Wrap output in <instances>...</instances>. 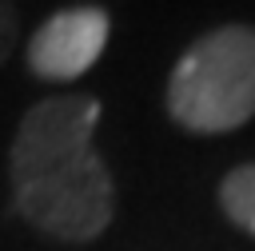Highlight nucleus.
Instances as JSON below:
<instances>
[{
    "mask_svg": "<svg viewBox=\"0 0 255 251\" xmlns=\"http://www.w3.org/2000/svg\"><path fill=\"white\" fill-rule=\"evenodd\" d=\"M96 124V96H48L24 112L8 147L12 211L64 243L104 235L116 215L112 171L92 147Z\"/></svg>",
    "mask_w": 255,
    "mask_h": 251,
    "instance_id": "1",
    "label": "nucleus"
},
{
    "mask_svg": "<svg viewBox=\"0 0 255 251\" xmlns=\"http://www.w3.org/2000/svg\"><path fill=\"white\" fill-rule=\"evenodd\" d=\"M167 112L179 127L203 135L243 127L255 116V28L203 32L171 68Z\"/></svg>",
    "mask_w": 255,
    "mask_h": 251,
    "instance_id": "2",
    "label": "nucleus"
},
{
    "mask_svg": "<svg viewBox=\"0 0 255 251\" xmlns=\"http://www.w3.org/2000/svg\"><path fill=\"white\" fill-rule=\"evenodd\" d=\"M112 20L100 4H76V8H60L52 12L28 44V68L40 80L64 84V80H80L108 44Z\"/></svg>",
    "mask_w": 255,
    "mask_h": 251,
    "instance_id": "3",
    "label": "nucleus"
},
{
    "mask_svg": "<svg viewBox=\"0 0 255 251\" xmlns=\"http://www.w3.org/2000/svg\"><path fill=\"white\" fill-rule=\"evenodd\" d=\"M219 207L223 215L243 227L247 235H255V163H239L223 175L219 183Z\"/></svg>",
    "mask_w": 255,
    "mask_h": 251,
    "instance_id": "4",
    "label": "nucleus"
},
{
    "mask_svg": "<svg viewBox=\"0 0 255 251\" xmlns=\"http://www.w3.org/2000/svg\"><path fill=\"white\" fill-rule=\"evenodd\" d=\"M16 32H20V16L12 0H0V64L8 60V52L16 48Z\"/></svg>",
    "mask_w": 255,
    "mask_h": 251,
    "instance_id": "5",
    "label": "nucleus"
}]
</instances>
